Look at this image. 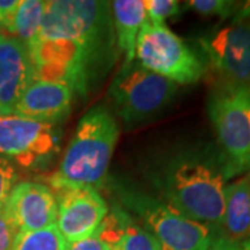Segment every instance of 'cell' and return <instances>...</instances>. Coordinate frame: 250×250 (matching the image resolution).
I'll use <instances>...</instances> for the list:
<instances>
[{
	"label": "cell",
	"mask_w": 250,
	"mask_h": 250,
	"mask_svg": "<svg viewBox=\"0 0 250 250\" xmlns=\"http://www.w3.org/2000/svg\"><path fill=\"white\" fill-rule=\"evenodd\" d=\"M18 178L17 166L0 154V203L7 199L10 190L18 182Z\"/></svg>",
	"instance_id": "obj_21"
},
{
	"label": "cell",
	"mask_w": 250,
	"mask_h": 250,
	"mask_svg": "<svg viewBox=\"0 0 250 250\" xmlns=\"http://www.w3.org/2000/svg\"><path fill=\"white\" fill-rule=\"evenodd\" d=\"M21 0H0V28L7 31L9 35L13 32L14 18L17 14Z\"/></svg>",
	"instance_id": "obj_24"
},
{
	"label": "cell",
	"mask_w": 250,
	"mask_h": 250,
	"mask_svg": "<svg viewBox=\"0 0 250 250\" xmlns=\"http://www.w3.org/2000/svg\"><path fill=\"white\" fill-rule=\"evenodd\" d=\"M34 80L28 46L16 36L0 32V114H14L22 92Z\"/></svg>",
	"instance_id": "obj_12"
},
{
	"label": "cell",
	"mask_w": 250,
	"mask_h": 250,
	"mask_svg": "<svg viewBox=\"0 0 250 250\" xmlns=\"http://www.w3.org/2000/svg\"><path fill=\"white\" fill-rule=\"evenodd\" d=\"M238 248H239V243L229 241L220 233H215L207 250H238Z\"/></svg>",
	"instance_id": "obj_25"
},
{
	"label": "cell",
	"mask_w": 250,
	"mask_h": 250,
	"mask_svg": "<svg viewBox=\"0 0 250 250\" xmlns=\"http://www.w3.org/2000/svg\"><path fill=\"white\" fill-rule=\"evenodd\" d=\"M120 136L116 117L107 107L89 108L75 128L57 171L50 177L53 192L102 187Z\"/></svg>",
	"instance_id": "obj_2"
},
{
	"label": "cell",
	"mask_w": 250,
	"mask_h": 250,
	"mask_svg": "<svg viewBox=\"0 0 250 250\" xmlns=\"http://www.w3.org/2000/svg\"><path fill=\"white\" fill-rule=\"evenodd\" d=\"M228 178L231 175L223 153L217 146L203 145L182 149L163 161L153 182L164 203L217 232Z\"/></svg>",
	"instance_id": "obj_1"
},
{
	"label": "cell",
	"mask_w": 250,
	"mask_h": 250,
	"mask_svg": "<svg viewBox=\"0 0 250 250\" xmlns=\"http://www.w3.org/2000/svg\"><path fill=\"white\" fill-rule=\"evenodd\" d=\"M235 22H250V0L241 3L236 14L233 16Z\"/></svg>",
	"instance_id": "obj_26"
},
{
	"label": "cell",
	"mask_w": 250,
	"mask_h": 250,
	"mask_svg": "<svg viewBox=\"0 0 250 250\" xmlns=\"http://www.w3.org/2000/svg\"><path fill=\"white\" fill-rule=\"evenodd\" d=\"M238 250H250V236L248 238V239H245V241L239 243V248H238Z\"/></svg>",
	"instance_id": "obj_27"
},
{
	"label": "cell",
	"mask_w": 250,
	"mask_h": 250,
	"mask_svg": "<svg viewBox=\"0 0 250 250\" xmlns=\"http://www.w3.org/2000/svg\"><path fill=\"white\" fill-rule=\"evenodd\" d=\"M0 29H1V28H0Z\"/></svg>",
	"instance_id": "obj_28"
},
{
	"label": "cell",
	"mask_w": 250,
	"mask_h": 250,
	"mask_svg": "<svg viewBox=\"0 0 250 250\" xmlns=\"http://www.w3.org/2000/svg\"><path fill=\"white\" fill-rule=\"evenodd\" d=\"M4 202L0 203V250H11L18 232L10 220Z\"/></svg>",
	"instance_id": "obj_22"
},
{
	"label": "cell",
	"mask_w": 250,
	"mask_h": 250,
	"mask_svg": "<svg viewBox=\"0 0 250 250\" xmlns=\"http://www.w3.org/2000/svg\"><path fill=\"white\" fill-rule=\"evenodd\" d=\"M45 3L43 0H21L14 18L11 35L27 46L32 45L41 31Z\"/></svg>",
	"instance_id": "obj_17"
},
{
	"label": "cell",
	"mask_w": 250,
	"mask_h": 250,
	"mask_svg": "<svg viewBox=\"0 0 250 250\" xmlns=\"http://www.w3.org/2000/svg\"><path fill=\"white\" fill-rule=\"evenodd\" d=\"M118 205L154 235L163 250H207L215 232L196 223L161 199L150 196L128 184H116Z\"/></svg>",
	"instance_id": "obj_3"
},
{
	"label": "cell",
	"mask_w": 250,
	"mask_h": 250,
	"mask_svg": "<svg viewBox=\"0 0 250 250\" xmlns=\"http://www.w3.org/2000/svg\"><path fill=\"white\" fill-rule=\"evenodd\" d=\"M146 21L153 24H164L167 18L181 13V4L177 0H143Z\"/></svg>",
	"instance_id": "obj_20"
},
{
	"label": "cell",
	"mask_w": 250,
	"mask_h": 250,
	"mask_svg": "<svg viewBox=\"0 0 250 250\" xmlns=\"http://www.w3.org/2000/svg\"><path fill=\"white\" fill-rule=\"evenodd\" d=\"M207 111L229 175L250 172V85L217 83Z\"/></svg>",
	"instance_id": "obj_4"
},
{
	"label": "cell",
	"mask_w": 250,
	"mask_h": 250,
	"mask_svg": "<svg viewBox=\"0 0 250 250\" xmlns=\"http://www.w3.org/2000/svg\"><path fill=\"white\" fill-rule=\"evenodd\" d=\"M188 9L193 10L195 13L203 17L228 18L235 16L239 9L241 3L238 1H228V0H190L187 1Z\"/></svg>",
	"instance_id": "obj_19"
},
{
	"label": "cell",
	"mask_w": 250,
	"mask_h": 250,
	"mask_svg": "<svg viewBox=\"0 0 250 250\" xmlns=\"http://www.w3.org/2000/svg\"><path fill=\"white\" fill-rule=\"evenodd\" d=\"M57 200L56 227L65 242H75L96 233L110 207L93 188H75L53 192Z\"/></svg>",
	"instance_id": "obj_10"
},
{
	"label": "cell",
	"mask_w": 250,
	"mask_h": 250,
	"mask_svg": "<svg viewBox=\"0 0 250 250\" xmlns=\"http://www.w3.org/2000/svg\"><path fill=\"white\" fill-rule=\"evenodd\" d=\"M96 232L111 250H163L154 235L120 205L108 211Z\"/></svg>",
	"instance_id": "obj_14"
},
{
	"label": "cell",
	"mask_w": 250,
	"mask_h": 250,
	"mask_svg": "<svg viewBox=\"0 0 250 250\" xmlns=\"http://www.w3.org/2000/svg\"><path fill=\"white\" fill-rule=\"evenodd\" d=\"M118 49L124 54L123 65L135 62L138 35L146 21L143 0H116L110 3Z\"/></svg>",
	"instance_id": "obj_16"
},
{
	"label": "cell",
	"mask_w": 250,
	"mask_h": 250,
	"mask_svg": "<svg viewBox=\"0 0 250 250\" xmlns=\"http://www.w3.org/2000/svg\"><path fill=\"white\" fill-rule=\"evenodd\" d=\"M135 60L146 70L159 74L177 85L196 83L203 78L206 67L184 39L166 24L145 21L136 41Z\"/></svg>",
	"instance_id": "obj_7"
},
{
	"label": "cell",
	"mask_w": 250,
	"mask_h": 250,
	"mask_svg": "<svg viewBox=\"0 0 250 250\" xmlns=\"http://www.w3.org/2000/svg\"><path fill=\"white\" fill-rule=\"evenodd\" d=\"M75 93L68 86L45 80H34L21 95L14 114L32 121L57 125L70 114Z\"/></svg>",
	"instance_id": "obj_13"
},
{
	"label": "cell",
	"mask_w": 250,
	"mask_h": 250,
	"mask_svg": "<svg viewBox=\"0 0 250 250\" xmlns=\"http://www.w3.org/2000/svg\"><path fill=\"white\" fill-rule=\"evenodd\" d=\"M199 43L220 82L250 85V22L215 28L200 36Z\"/></svg>",
	"instance_id": "obj_9"
},
{
	"label": "cell",
	"mask_w": 250,
	"mask_h": 250,
	"mask_svg": "<svg viewBox=\"0 0 250 250\" xmlns=\"http://www.w3.org/2000/svg\"><path fill=\"white\" fill-rule=\"evenodd\" d=\"M62 250H111L110 245L98 232L89 238L75 242H65Z\"/></svg>",
	"instance_id": "obj_23"
},
{
	"label": "cell",
	"mask_w": 250,
	"mask_h": 250,
	"mask_svg": "<svg viewBox=\"0 0 250 250\" xmlns=\"http://www.w3.org/2000/svg\"><path fill=\"white\" fill-rule=\"evenodd\" d=\"M215 233L236 243L250 236V172L235 182L227 184L223 220Z\"/></svg>",
	"instance_id": "obj_15"
},
{
	"label": "cell",
	"mask_w": 250,
	"mask_h": 250,
	"mask_svg": "<svg viewBox=\"0 0 250 250\" xmlns=\"http://www.w3.org/2000/svg\"><path fill=\"white\" fill-rule=\"evenodd\" d=\"M60 139L57 125L0 114V154L22 168H46L60 150Z\"/></svg>",
	"instance_id": "obj_8"
},
{
	"label": "cell",
	"mask_w": 250,
	"mask_h": 250,
	"mask_svg": "<svg viewBox=\"0 0 250 250\" xmlns=\"http://www.w3.org/2000/svg\"><path fill=\"white\" fill-rule=\"evenodd\" d=\"M38 39H68L116 52L111 6L95 0L46 1Z\"/></svg>",
	"instance_id": "obj_5"
},
{
	"label": "cell",
	"mask_w": 250,
	"mask_h": 250,
	"mask_svg": "<svg viewBox=\"0 0 250 250\" xmlns=\"http://www.w3.org/2000/svg\"><path fill=\"white\" fill-rule=\"evenodd\" d=\"M177 90V83L146 70L135 60L121 65L108 86L107 96L117 116L126 125H136L159 116Z\"/></svg>",
	"instance_id": "obj_6"
},
{
	"label": "cell",
	"mask_w": 250,
	"mask_h": 250,
	"mask_svg": "<svg viewBox=\"0 0 250 250\" xmlns=\"http://www.w3.org/2000/svg\"><path fill=\"white\" fill-rule=\"evenodd\" d=\"M4 205L17 232L39 231L57 221V200L52 188L36 181L17 182Z\"/></svg>",
	"instance_id": "obj_11"
},
{
	"label": "cell",
	"mask_w": 250,
	"mask_h": 250,
	"mask_svg": "<svg viewBox=\"0 0 250 250\" xmlns=\"http://www.w3.org/2000/svg\"><path fill=\"white\" fill-rule=\"evenodd\" d=\"M64 243L57 227L52 225L39 231L18 232L11 250H62Z\"/></svg>",
	"instance_id": "obj_18"
}]
</instances>
